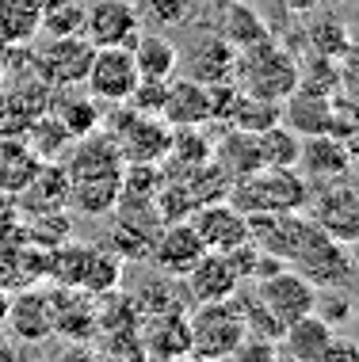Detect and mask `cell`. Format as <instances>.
<instances>
[{
	"mask_svg": "<svg viewBox=\"0 0 359 362\" xmlns=\"http://www.w3.org/2000/svg\"><path fill=\"white\" fill-rule=\"evenodd\" d=\"M333 336H336L333 325H325L317 313H306V317L290 320V325L279 332L275 355L298 358V362H321L325 351H329V344H333Z\"/></svg>",
	"mask_w": 359,
	"mask_h": 362,
	"instance_id": "18",
	"label": "cell"
},
{
	"mask_svg": "<svg viewBox=\"0 0 359 362\" xmlns=\"http://www.w3.org/2000/svg\"><path fill=\"white\" fill-rule=\"evenodd\" d=\"M309 42H314V50L321 54V57H348V50H352V38H348V27L341 23V19H333V16H325L321 23H314L309 27Z\"/></svg>",
	"mask_w": 359,
	"mask_h": 362,
	"instance_id": "37",
	"label": "cell"
},
{
	"mask_svg": "<svg viewBox=\"0 0 359 362\" xmlns=\"http://www.w3.org/2000/svg\"><path fill=\"white\" fill-rule=\"evenodd\" d=\"M84 8L89 0H54L42 8V31L46 38H62V35H84Z\"/></svg>",
	"mask_w": 359,
	"mask_h": 362,
	"instance_id": "35",
	"label": "cell"
},
{
	"mask_svg": "<svg viewBox=\"0 0 359 362\" xmlns=\"http://www.w3.org/2000/svg\"><path fill=\"white\" fill-rule=\"evenodd\" d=\"M191 332V358H234L245 339V320L234 298L226 301H199L188 313Z\"/></svg>",
	"mask_w": 359,
	"mask_h": 362,
	"instance_id": "2",
	"label": "cell"
},
{
	"mask_svg": "<svg viewBox=\"0 0 359 362\" xmlns=\"http://www.w3.org/2000/svg\"><path fill=\"white\" fill-rule=\"evenodd\" d=\"M176 279H169V275H157V279H149L145 286L138 290V298H134V305H138L142 317H149V313H169V309H183V301H180V290L172 286Z\"/></svg>",
	"mask_w": 359,
	"mask_h": 362,
	"instance_id": "36",
	"label": "cell"
},
{
	"mask_svg": "<svg viewBox=\"0 0 359 362\" xmlns=\"http://www.w3.org/2000/svg\"><path fill=\"white\" fill-rule=\"evenodd\" d=\"M298 73H302V65H298L275 38H264V42H256V46H249V50L237 54V76L234 81L245 88V92H256V95H264V100L283 103L298 88Z\"/></svg>",
	"mask_w": 359,
	"mask_h": 362,
	"instance_id": "1",
	"label": "cell"
},
{
	"mask_svg": "<svg viewBox=\"0 0 359 362\" xmlns=\"http://www.w3.org/2000/svg\"><path fill=\"white\" fill-rule=\"evenodd\" d=\"M111 138L122 153V164H161L172 141V126L161 115H142L134 107H126L111 126Z\"/></svg>",
	"mask_w": 359,
	"mask_h": 362,
	"instance_id": "4",
	"label": "cell"
},
{
	"mask_svg": "<svg viewBox=\"0 0 359 362\" xmlns=\"http://www.w3.org/2000/svg\"><path fill=\"white\" fill-rule=\"evenodd\" d=\"M279 4H283L287 12H314V8H321L325 0H279Z\"/></svg>",
	"mask_w": 359,
	"mask_h": 362,
	"instance_id": "43",
	"label": "cell"
},
{
	"mask_svg": "<svg viewBox=\"0 0 359 362\" xmlns=\"http://www.w3.org/2000/svg\"><path fill=\"white\" fill-rule=\"evenodd\" d=\"M188 76L199 84H226L237 76V50L222 31L199 35L188 46Z\"/></svg>",
	"mask_w": 359,
	"mask_h": 362,
	"instance_id": "14",
	"label": "cell"
},
{
	"mask_svg": "<svg viewBox=\"0 0 359 362\" xmlns=\"http://www.w3.org/2000/svg\"><path fill=\"white\" fill-rule=\"evenodd\" d=\"M210 4H229V0H210Z\"/></svg>",
	"mask_w": 359,
	"mask_h": 362,
	"instance_id": "46",
	"label": "cell"
},
{
	"mask_svg": "<svg viewBox=\"0 0 359 362\" xmlns=\"http://www.w3.org/2000/svg\"><path fill=\"white\" fill-rule=\"evenodd\" d=\"M348 38H352V50L359 54V23H355V27H348Z\"/></svg>",
	"mask_w": 359,
	"mask_h": 362,
	"instance_id": "44",
	"label": "cell"
},
{
	"mask_svg": "<svg viewBox=\"0 0 359 362\" xmlns=\"http://www.w3.org/2000/svg\"><path fill=\"white\" fill-rule=\"evenodd\" d=\"M50 111L62 119V126L76 138L100 130V119H103V103L96 100L92 92H81L76 84H65V88H50Z\"/></svg>",
	"mask_w": 359,
	"mask_h": 362,
	"instance_id": "22",
	"label": "cell"
},
{
	"mask_svg": "<svg viewBox=\"0 0 359 362\" xmlns=\"http://www.w3.org/2000/svg\"><path fill=\"white\" fill-rule=\"evenodd\" d=\"M191 0H145V16L153 19L157 27H183V23H191Z\"/></svg>",
	"mask_w": 359,
	"mask_h": 362,
	"instance_id": "38",
	"label": "cell"
},
{
	"mask_svg": "<svg viewBox=\"0 0 359 362\" xmlns=\"http://www.w3.org/2000/svg\"><path fill=\"white\" fill-rule=\"evenodd\" d=\"M42 31L38 0H0V46H31Z\"/></svg>",
	"mask_w": 359,
	"mask_h": 362,
	"instance_id": "26",
	"label": "cell"
},
{
	"mask_svg": "<svg viewBox=\"0 0 359 362\" xmlns=\"http://www.w3.org/2000/svg\"><path fill=\"white\" fill-rule=\"evenodd\" d=\"M348 57H352V65H348V76H341V81L352 84V95L359 100V54H355V50H348Z\"/></svg>",
	"mask_w": 359,
	"mask_h": 362,
	"instance_id": "42",
	"label": "cell"
},
{
	"mask_svg": "<svg viewBox=\"0 0 359 362\" xmlns=\"http://www.w3.org/2000/svg\"><path fill=\"white\" fill-rule=\"evenodd\" d=\"M298 149H302V138H298L295 130H287L283 122H275V126H268V130L256 134L260 168H295Z\"/></svg>",
	"mask_w": 359,
	"mask_h": 362,
	"instance_id": "31",
	"label": "cell"
},
{
	"mask_svg": "<svg viewBox=\"0 0 359 362\" xmlns=\"http://www.w3.org/2000/svg\"><path fill=\"white\" fill-rule=\"evenodd\" d=\"M50 298V317H54V332L65 339H92L96 336V301L89 290L81 286H57Z\"/></svg>",
	"mask_w": 359,
	"mask_h": 362,
	"instance_id": "16",
	"label": "cell"
},
{
	"mask_svg": "<svg viewBox=\"0 0 359 362\" xmlns=\"http://www.w3.org/2000/svg\"><path fill=\"white\" fill-rule=\"evenodd\" d=\"M142 19L134 0H92L84 8V38L92 46H134Z\"/></svg>",
	"mask_w": 359,
	"mask_h": 362,
	"instance_id": "10",
	"label": "cell"
},
{
	"mask_svg": "<svg viewBox=\"0 0 359 362\" xmlns=\"http://www.w3.org/2000/svg\"><path fill=\"white\" fill-rule=\"evenodd\" d=\"M215 164L229 175V180L256 172V168H260L256 134H249V130H229L226 138H222V141L215 145Z\"/></svg>",
	"mask_w": 359,
	"mask_h": 362,
	"instance_id": "28",
	"label": "cell"
},
{
	"mask_svg": "<svg viewBox=\"0 0 359 362\" xmlns=\"http://www.w3.org/2000/svg\"><path fill=\"white\" fill-rule=\"evenodd\" d=\"M295 168L306 180L309 191H321V187H329V183L352 180V156L336 145V138L314 134V138H302V149H298Z\"/></svg>",
	"mask_w": 359,
	"mask_h": 362,
	"instance_id": "11",
	"label": "cell"
},
{
	"mask_svg": "<svg viewBox=\"0 0 359 362\" xmlns=\"http://www.w3.org/2000/svg\"><path fill=\"white\" fill-rule=\"evenodd\" d=\"M122 279V259L115 256L108 244H92L89 256H84V275H81V290H89L92 298L108 293L119 286Z\"/></svg>",
	"mask_w": 359,
	"mask_h": 362,
	"instance_id": "32",
	"label": "cell"
},
{
	"mask_svg": "<svg viewBox=\"0 0 359 362\" xmlns=\"http://www.w3.org/2000/svg\"><path fill=\"white\" fill-rule=\"evenodd\" d=\"M4 325L12 328V336L23 339V344H42L46 336H54L50 298H46V293H38V290H31V286L16 290V298L8 301Z\"/></svg>",
	"mask_w": 359,
	"mask_h": 362,
	"instance_id": "19",
	"label": "cell"
},
{
	"mask_svg": "<svg viewBox=\"0 0 359 362\" xmlns=\"http://www.w3.org/2000/svg\"><path fill=\"white\" fill-rule=\"evenodd\" d=\"M38 4H42V8H46V4H54V0H38Z\"/></svg>",
	"mask_w": 359,
	"mask_h": 362,
	"instance_id": "47",
	"label": "cell"
},
{
	"mask_svg": "<svg viewBox=\"0 0 359 362\" xmlns=\"http://www.w3.org/2000/svg\"><path fill=\"white\" fill-rule=\"evenodd\" d=\"M38 168H42L38 153L19 134H0V191L19 194L35 180Z\"/></svg>",
	"mask_w": 359,
	"mask_h": 362,
	"instance_id": "23",
	"label": "cell"
},
{
	"mask_svg": "<svg viewBox=\"0 0 359 362\" xmlns=\"http://www.w3.org/2000/svg\"><path fill=\"white\" fill-rule=\"evenodd\" d=\"M96 46L84 35H62V38H46L42 46L31 50V73L50 88L65 84H84V73L92 65Z\"/></svg>",
	"mask_w": 359,
	"mask_h": 362,
	"instance_id": "5",
	"label": "cell"
},
{
	"mask_svg": "<svg viewBox=\"0 0 359 362\" xmlns=\"http://www.w3.org/2000/svg\"><path fill=\"white\" fill-rule=\"evenodd\" d=\"M226 122L234 126V130L260 134V130H268V126L279 122V103L264 100V95H256V92H245V88L237 84V95H234V103H229V111H226Z\"/></svg>",
	"mask_w": 359,
	"mask_h": 362,
	"instance_id": "27",
	"label": "cell"
},
{
	"mask_svg": "<svg viewBox=\"0 0 359 362\" xmlns=\"http://www.w3.org/2000/svg\"><path fill=\"white\" fill-rule=\"evenodd\" d=\"M279 122L295 130L298 138H314V134H329L333 126V95L309 92V88H295L283 103H279Z\"/></svg>",
	"mask_w": 359,
	"mask_h": 362,
	"instance_id": "17",
	"label": "cell"
},
{
	"mask_svg": "<svg viewBox=\"0 0 359 362\" xmlns=\"http://www.w3.org/2000/svg\"><path fill=\"white\" fill-rule=\"evenodd\" d=\"M222 35L229 38V46L241 54L249 50V46L264 42V38H271L268 23L260 19V12H252L249 4H241V0H229L226 4V16H222Z\"/></svg>",
	"mask_w": 359,
	"mask_h": 362,
	"instance_id": "30",
	"label": "cell"
},
{
	"mask_svg": "<svg viewBox=\"0 0 359 362\" xmlns=\"http://www.w3.org/2000/svg\"><path fill=\"white\" fill-rule=\"evenodd\" d=\"M164 88H169V81H145V76H138L134 92L126 95V107H134V111H142V115H161Z\"/></svg>",
	"mask_w": 359,
	"mask_h": 362,
	"instance_id": "39",
	"label": "cell"
},
{
	"mask_svg": "<svg viewBox=\"0 0 359 362\" xmlns=\"http://www.w3.org/2000/svg\"><path fill=\"white\" fill-rule=\"evenodd\" d=\"M314 313L325 320V325H333V328H344L348 320H352V301L344 298V293H333V298H317V305H314Z\"/></svg>",
	"mask_w": 359,
	"mask_h": 362,
	"instance_id": "41",
	"label": "cell"
},
{
	"mask_svg": "<svg viewBox=\"0 0 359 362\" xmlns=\"http://www.w3.org/2000/svg\"><path fill=\"white\" fill-rule=\"evenodd\" d=\"M23 237V214H19L16 194L0 191V240H19Z\"/></svg>",
	"mask_w": 359,
	"mask_h": 362,
	"instance_id": "40",
	"label": "cell"
},
{
	"mask_svg": "<svg viewBox=\"0 0 359 362\" xmlns=\"http://www.w3.org/2000/svg\"><path fill=\"white\" fill-rule=\"evenodd\" d=\"M84 84H89V92L100 103L122 107L126 95L138 84V65H134L130 46H96L92 65L84 73Z\"/></svg>",
	"mask_w": 359,
	"mask_h": 362,
	"instance_id": "7",
	"label": "cell"
},
{
	"mask_svg": "<svg viewBox=\"0 0 359 362\" xmlns=\"http://www.w3.org/2000/svg\"><path fill=\"white\" fill-rule=\"evenodd\" d=\"M161 119L169 126H203L210 122V88L183 76V81H169L161 103Z\"/></svg>",
	"mask_w": 359,
	"mask_h": 362,
	"instance_id": "21",
	"label": "cell"
},
{
	"mask_svg": "<svg viewBox=\"0 0 359 362\" xmlns=\"http://www.w3.org/2000/svg\"><path fill=\"white\" fill-rule=\"evenodd\" d=\"M203 240L195 233V225L188 218L183 221H161V229L153 233L149 240V263L157 267V275H169V279H183L191 267H195V259L203 256Z\"/></svg>",
	"mask_w": 359,
	"mask_h": 362,
	"instance_id": "8",
	"label": "cell"
},
{
	"mask_svg": "<svg viewBox=\"0 0 359 362\" xmlns=\"http://www.w3.org/2000/svg\"><path fill=\"white\" fill-rule=\"evenodd\" d=\"M8 81V69H4V54H0V84Z\"/></svg>",
	"mask_w": 359,
	"mask_h": 362,
	"instance_id": "45",
	"label": "cell"
},
{
	"mask_svg": "<svg viewBox=\"0 0 359 362\" xmlns=\"http://www.w3.org/2000/svg\"><path fill=\"white\" fill-rule=\"evenodd\" d=\"M122 194V172L119 175H81V180H69V210L81 214H111L115 202Z\"/></svg>",
	"mask_w": 359,
	"mask_h": 362,
	"instance_id": "25",
	"label": "cell"
},
{
	"mask_svg": "<svg viewBox=\"0 0 359 362\" xmlns=\"http://www.w3.org/2000/svg\"><path fill=\"white\" fill-rule=\"evenodd\" d=\"M23 237L38 248H57V244L73 240V218L65 210H46V214H27L23 218Z\"/></svg>",
	"mask_w": 359,
	"mask_h": 362,
	"instance_id": "33",
	"label": "cell"
},
{
	"mask_svg": "<svg viewBox=\"0 0 359 362\" xmlns=\"http://www.w3.org/2000/svg\"><path fill=\"white\" fill-rule=\"evenodd\" d=\"M306 210H309L306 218L321 233H329L333 240L348 244V248L359 240V187L352 180L329 183L321 191H309Z\"/></svg>",
	"mask_w": 359,
	"mask_h": 362,
	"instance_id": "6",
	"label": "cell"
},
{
	"mask_svg": "<svg viewBox=\"0 0 359 362\" xmlns=\"http://www.w3.org/2000/svg\"><path fill=\"white\" fill-rule=\"evenodd\" d=\"M287 263H295V271L298 275H306L314 286H321V290H341L352 282L355 275V259H352V248L341 240H333L329 233H321L314 221H309V229L302 233V240H298V248L290 252V259Z\"/></svg>",
	"mask_w": 359,
	"mask_h": 362,
	"instance_id": "3",
	"label": "cell"
},
{
	"mask_svg": "<svg viewBox=\"0 0 359 362\" xmlns=\"http://www.w3.org/2000/svg\"><path fill=\"white\" fill-rule=\"evenodd\" d=\"M142 355L149 358H191V332H188V309L149 313L138 325Z\"/></svg>",
	"mask_w": 359,
	"mask_h": 362,
	"instance_id": "13",
	"label": "cell"
},
{
	"mask_svg": "<svg viewBox=\"0 0 359 362\" xmlns=\"http://www.w3.org/2000/svg\"><path fill=\"white\" fill-rule=\"evenodd\" d=\"M183 282H188V293L191 301H226L234 298L237 286H241V275L234 271V263H229L226 252H203V256L195 259V267L183 275Z\"/></svg>",
	"mask_w": 359,
	"mask_h": 362,
	"instance_id": "15",
	"label": "cell"
},
{
	"mask_svg": "<svg viewBox=\"0 0 359 362\" xmlns=\"http://www.w3.org/2000/svg\"><path fill=\"white\" fill-rule=\"evenodd\" d=\"M138 76L145 81H172L180 69V46L169 35H138L130 46Z\"/></svg>",
	"mask_w": 359,
	"mask_h": 362,
	"instance_id": "24",
	"label": "cell"
},
{
	"mask_svg": "<svg viewBox=\"0 0 359 362\" xmlns=\"http://www.w3.org/2000/svg\"><path fill=\"white\" fill-rule=\"evenodd\" d=\"M84 256H89V248L76 240L57 244V248L46 252V279H54V286H81Z\"/></svg>",
	"mask_w": 359,
	"mask_h": 362,
	"instance_id": "34",
	"label": "cell"
},
{
	"mask_svg": "<svg viewBox=\"0 0 359 362\" xmlns=\"http://www.w3.org/2000/svg\"><path fill=\"white\" fill-rule=\"evenodd\" d=\"M256 298H260V305H264L271 317H275L279 325L287 328L290 320L314 313V305H317V286H314L306 275H298V271L283 267V271H275V275H268V279L256 282Z\"/></svg>",
	"mask_w": 359,
	"mask_h": 362,
	"instance_id": "9",
	"label": "cell"
},
{
	"mask_svg": "<svg viewBox=\"0 0 359 362\" xmlns=\"http://www.w3.org/2000/svg\"><path fill=\"white\" fill-rule=\"evenodd\" d=\"M19 214H46V210H69V172L62 160H42L35 180L16 194Z\"/></svg>",
	"mask_w": 359,
	"mask_h": 362,
	"instance_id": "20",
	"label": "cell"
},
{
	"mask_svg": "<svg viewBox=\"0 0 359 362\" xmlns=\"http://www.w3.org/2000/svg\"><path fill=\"white\" fill-rule=\"evenodd\" d=\"M191 214H195L191 225H195L203 248H210V252H234L237 244L252 240L249 237V214H241L229 199L203 202V206H195Z\"/></svg>",
	"mask_w": 359,
	"mask_h": 362,
	"instance_id": "12",
	"label": "cell"
},
{
	"mask_svg": "<svg viewBox=\"0 0 359 362\" xmlns=\"http://www.w3.org/2000/svg\"><path fill=\"white\" fill-rule=\"evenodd\" d=\"M23 141L38 153V160H65V153L73 149V134L65 130L54 111L38 115V119L23 130Z\"/></svg>",
	"mask_w": 359,
	"mask_h": 362,
	"instance_id": "29",
	"label": "cell"
}]
</instances>
